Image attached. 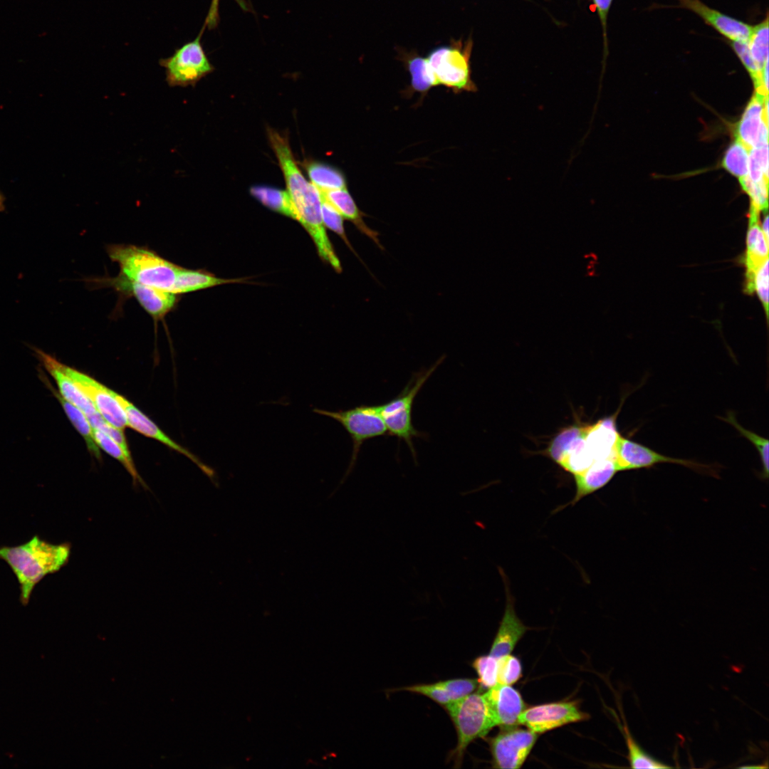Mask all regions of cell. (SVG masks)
<instances>
[{
    "mask_svg": "<svg viewBox=\"0 0 769 769\" xmlns=\"http://www.w3.org/2000/svg\"><path fill=\"white\" fill-rule=\"evenodd\" d=\"M70 543H51L35 535L28 541L14 546H0V560L11 568L19 584L21 603L26 606L38 583L67 565Z\"/></svg>",
    "mask_w": 769,
    "mask_h": 769,
    "instance_id": "6da1fadb",
    "label": "cell"
},
{
    "mask_svg": "<svg viewBox=\"0 0 769 769\" xmlns=\"http://www.w3.org/2000/svg\"><path fill=\"white\" fill-rule=\"evenodd\" d=\"M106 251L127 278L174 293L179 265L147 247L132 244H110Z\"/></svg>",
    "mask_w": 769,
    "mask_h": 769,
    "instance_id": "7a4b0ae2",
    "label": "cell"
},
{
    "mask_svg": "<svg viewBox=\"0 0 769 769\" xmlns=\"http://www.w3.org/2000/svg\"><path fill=\"white\" fill-rule=\"evenodd\" d=\"M456 731L457 744L450 753L454 767L459 768L469 745L486 735L496 723L483 694L471 693L444 706Z\"/></svg>",
    "mask_w": 769,
    "mask_h": 769,
    "instance_id": "3957f363",
    "label": "cell"
},
{
    "mask_svg": "<svg viewBox=\"0 0 769 769\" xmlns=\"http://www.w3.org/2000/svg\"><path fill=\"white\" fill-rule=\"evenodd\" d=\"M444 360L439 359L433 365L412 375L403 389L393 399L379 404L381 416L386 425L388 435L403 440L409 448L412 456L417 454L413 439L426 436V434L415 429L412 424V412L414 401L425 382Z\"/></svg>",
    "mask_w": 769,
    "mask_h": 769,
    "instance_id": "277c9868",
    "label": "cell"
},
{
    "mask_svg": "<svg viewBox=\"0 0 769 769\" xmlns=\"http://www.w3.org/2000/svg\"><path fill=\"white\" fill-rule=\"evenodd\" d=\"M313 412L335 420L343 427L351 437L352 441L351 459L342 482L353 470L364 442L375 437L388 435L379 405L361 404L338 411L314 408Z\"/></svg>",
    "mask_w": 769,
    "mask_h": 769,
    "instance_id": "5b68a950",
    "label": "cell"
},
{
    "mask_svg": "<svg viewBox=\"0 0 769 769\" xmlns=\"http://www.w3.org/2000/svg\"><path fill=\"white\" fill-rule=\"evenodd\" d=\"M201 33L175 50L172 56L159 60L164 68L166 82L169 87L194 86L214 70L201 43Z\"/></svg>",
    "mask_w": 769,
    "mask_h": 769,
    "instance_id": "8992f818",
    "label": "cell"
},
{
    "mask_svg": "<svg viewBox=\"0 0 769 769\" xmlns=\"http://www.w3.org/2000/svg\"><path fill=\"white\" fill-rule=\"evenodd\" d=\"M90 281L96 286L112 288L122 296L134 298L155 322L163 320L177 307L180 299L179 295L133 281L120 273L115 277Z\"/></svg>",
    "mask_w": 769,
    "mask_h": 769,
    "instance_id": "52a82bcc",
    "label": "cell"
},
{
    "mask_svg": "<svg viewBox=\"0 0 769 769\" xmlns=\"http://www.w3.org/2000/svg\"><path fill=\"white\" fill-rule=\"evenodd\" d=\"M469 46L460 48L441 47L434 51L427 58L437 85H443L458 91H476L469 68Z\"/></svg>",
    "mask_w": 769,
    "mask_h": 769,
    "instance_id": "ba28073f",
    "label": "cell"
},
{
    "mask_svg": "<svg viewBox=\"0 0 769 769\" xmlns=\"http://www.w3.org/2000/svg\"><path fill=\"white\" fill-rule=\"evenodd\" d=\"M614 459L617 471H628L669 463L684 466L699 473L714 476V467L694 461L667 456L634 441L619 434L614 450Z\"/></svg>",
    "mask_w": 769,
    "mask_h": 769,
    "instance_id": "9c48e42d",
    "label": "cell"
},
{
    "mask_svg": "<svg viewBox=\"0 0 769 769\" xmlns=\"http://www.w3.org/2000/svg\"><path fill=\"white\" fill-rule=\"evenodd\" d=\"M538 735L517 726L502 728L497 736L489 738L493 768H520L533 748Z\"/></svg>",
    "mask_w": 769,
    "mask_h": 769,
    "instance_id": "30bf717a",
    "label": "cell"
},
{
    "mask_svg": "<svg viewBox=\"0 0 769 769\" xmlns=\"http://www.w3.org/2000/svg\"><path fill=\"white\" fill-rule=\"evenodd\" d=\"M589 717L577 701H559L526 708L520 714L518 723L539 734Z\"/></svg>",
    "mask_w": 769,
    "mask_h": 769,
    "instance_id": "8fae6325",
    "label": "cell"
},
{
    "mask_svg": "<svg viewBox=\"0 0 769 769\" xmlns=\"http://www.w3.org/2000/svg\"><path fill=\"white\" fill-rule=\"evenodd\" d=\"M62 368L90 399L97 411L108 422L122 430L128 427L125 413L113 395L112 389L63 363Z\"/></svg>",
    "mask_w": 769,
    "mask_h": 769,
    "instance_id": "7c38bea8",
    "label": "cell"
},
{
    "mask_svg": "<svg viewBox=\"0 0 769 769\" xmlns=\"http://www.w3.org/2000/svg\"><path fill=\"white\" fill-rule=\"evenodd\" d=\"M113 394L117 399L125 413L128 427L146 436L160 441L163 444L167 446L168 447L174 449L179 453L182 454L188 459H189L192 462H194L201 469V471L211 479V481L214 483L217 484L216 473L211 467L203 463L198 457L191 453L189 450L174 442L167 434H165V433H164L154 423V422L149 419L145 414H143L139 409H137L132 403L130 402L124 397L117 394L115 391H113Z\"/></svg>",
    "mask_w": 769,
    "mask_h": 769,
    "instance_id": "4fadbf2b",
    "label": "cell"
},
{
    "mask_svg": "<svg viewBox=\"0 0 769 769\" xmlns=\"http://www.w3.org/2000/svg\"><path fill=\"white\" fill-rule=\"evenodd\" d=\"M768 100L755 93L736 128V139L750 150L768 144Z\"/></svg>",
    "mask_w": 769,
    "mask_h": 769,
    "instance_id": "5bb4252c",
    "label": "cell"
},
{
    "mask_svg": "<svg viewBox=\"0 0 769 769\" xmlns=\"http://www.w3.org/2000/svg\"><path fill=\"white\" fill-rule=\"evenodd\" d=\"M496 726H517L520 714L526 708L520 694L511 685L497 684L484 693Z\"/></svg>",
    "mask_w": 769,
    "mask_h": 769,
    "instance_id": "9a60e30c",
    "label": "cell"
},
{
    "mask_svg": "<svg viewBox=\"0 0 769 769\" xmlns=\"http://www.w3.org/2000/svg\"><path fill=\"white\" fill-rule=\"evenodd\" d=\"M38 358L57 384L59 394L89 417L99 413L90 399L63 370L62 363L53 356L33 349Z\"/></svg>",
    "mask_w": 769,
    "mask_h": 769,
    "instance_id": "2e32d148",
    "label": "cell"
},
{
    "mask_svg": "<svg viewBox=\"0 0 769 769\" xmlns=\"http://www.w3.org/2000/svg\"><path fill=\"white\" fill-rule=\"evenodd\" d=\"M500 572L506 586L507 599L505 612L489 653L496 658L510 654L528 629L516 615L506 576L502 570Z\"/></svg>",
    "mask_w": 769,
    "mask_h": 769,
    "instance_id": "e0dca14e",
    "label": "cell"
},
{
    "mask_svg": "<svg viewBox=\"0 0 769 769\" xmlns=\"http://www.w3.org/2000/svg\"><path fill=\"white\" fill-rule=\"evenodd\" d=\"M759 212L750 205L746 237V288L747 293H753V279L756 271L768 260V243L759 223Z\"/></svg>",
    "mask_w": 769,
    "mask_h": 769,
    "instance_id": "ac0fdd59",
    "label": "cell"
},
{
    "mask_svg": "<svg viewBox=\"0 0 769 769\" xmlns=\"http://www.w3.org/2000/svg\"><path fill=\"white\" fill-rule=\"evenodd\" d=\"M614 457L594 461L583 471L574 474L576 492L567 505L573 506L582 498L606 486L617 472Z\"/></svg>",
    "mask_w": 769,
    "mask_h": 769,
    "instance_id": "d6986e66",
    "label": "cell"
},
{
    "mask_svg": "<svg viewBox=\"0 0 769 769\" xmlns=\"http://www.w3.org/2000/svg\"><path fill=\"white\" fill-rule=\"evenodd\" d=\"M618 412L585 426V440L595 461L614 457V446L619 434L616 425Z\"/></svg>",
    "mask_w": 769,
    "mask_h": 769,
    "instance_id": "ffe728a7",
    "label": "cell"
},
{
    "mask_svg": "<svg viewBox=\"0 0 769 769\" xmlns=\"http://www.w3.org/2000/svg\"><path fill=\"white\" fill-rule=\"evenodd\" d=\"M684 2L706 23L732 41H748L753 26L711 9L698 0H684Z\"/></svg>",
    "mask_w": 769,
    "mask_h": 769,
    "instance_id": "44dd1931",
    "label": "cell"
},
{
    "mask_svg": "<svg viewBox=\"0 0 769 769\" xmlns=\"http://www.w3.org/2000/svg\"><path fill=\"white\" fill-rule=\"evenodd\" d=\"M320 197L331 204L341 216L350 221L362 232L370 238L380 248L378 233L370 229L363 221L364 214L360 211L347 188L320 191Z\"/></svg>",
    "mask_w": 769,
    "mask_h": 769,
    "instance_id": "7402d4cb",
    "label": "cell"
},
{
    "mask_svg": "<svg viewBox=\"0 0 769 769\" xmlns=\"http://www.w3.org/2000/svg\"><path fill=\"white\" fill-rule=\"evenodd\" d=\"M241 282H244V278H221L206 270H195L179 266L174 293L180 295L223 284Z\"/></svg>",
    "mask_w": 769,
    "mask_h": 769,
    "instance_id": "603a6c76",
    "label": "cell"
},
{
    "mask_svg": "<svg viewBox=\"0 0 769 769\" xmlns=\"http://www.w3.org/2000/svg\"><path fill=\"white\" fill-rule=\"evenodd\" d=\"M45 382L52 393L55 395L56 398L60 402L72 424L83 438L90 453L97 459L100 461L101 454L100 448L95 441L93 427L85 414L77 407L65 399L59 394L58 390L56 391L53 388L48 380L45 378Z\"/></svg>",
    "mask_w": 769,
    "mask_h": 769,
    "instance_id": "cb8c5ba5",
    "label": "cell"
},
{
    "mask_svg": "<svg viewBox=\"0 0 769 769\" xmlns=\"http://www.w3.org/2000/svg\"><path fill=\"white\" fill-rule=\"evenodd\" d=\"M251 194L270 209L297 221L293 202L287 191L267 186H254Z\"/></svg>",
    "mask_w": 769,
    "mask_h": 769,
    "instance_id": "d4e9b609",
    "label": "cell"
},
{
    "mask_svg": "<svg viewBox=\"0 0 769 769\" xmlns=\"http://www.w3.org/2000/svg\"><path fill=\"white\" fill-rule=\"evenodd\" d=\"M305 167L311 183L318 190L327 191L346 188L344 176L336 169L315 162L307 163Z\"/></svg>",
    "mask_w": 769,
    "mask_h": 769,
    "instance_id": "484cf974",
    "label": "cell"
},
{
    "mask_svg": "<svg viewBox=\"0 0 769 769\" xmlns=\"http://www.w3.org/2000/svg\"><path fill=\"white\" fill-rule=\"evenodd\" d=\"M93 431L95 441L98 447L101 448L110 456L119 461L124 466L132 476L133 483L135 485L140 483L145 488H147V485L138 474L133 461L127 458L121 446L115 440L100 429L93 428Z\"/></svg>",
    "mask_w": 769,
    "mask_h": 769,
    "instance_id": "4316f807",
    "label": "cell"
},
{
    "mask_svg": "<svg viewBox=\"0 0 769 769\" xmlns=\"http://www.w3.org/2000/svg\"><path fill=\"white\" fill-rule=\"evenodd\" d=\"M748 46L753 60L760 70L768 62V18L753 26Z\"/></svg>",
    "mask_w": 769,
    "mask_h": 769,
    "instance_id": "83f0119b",
    "label": "cell"
},
{
    "mask_svg": "<svg viewBox=\"0 0 769 769\" xmlns=\"http://www.w3.org/2000/svg\"><path fill=\"white\" fill-rule=\"evenodd\" d=\"M749 150V148L736 139L726 150L722 166L734 176L739 178L747 177Z\"/></svg>",
    "mask_w": 769,
    "mask_h": 769,
    "instance_id": "f1b7e54d",
    "label": "cell"
},
{
    "mask_svg": "<svg viewBox=\"0 0 769 769\" xmlns=\"http://www.w3.org/2000/svg\"><path fill=\"white\" fill-rule=\"evenodd\" d=\"M624 736L625 738L627 749L628 759L631 768H669L664 763L654 758L647 754L635 741L632 736L627 726L624 725Z\"/></svg>",
    "mask_w": 769,
    "mask_h": 769,
    "instance_id": "f546056e",
    "label": "cell"
},
{
    "mask_svg": "<svg viewBox=\"0 0 769 769\" xmlns=\"http://www.w3.org/2000/svg\"><path fill=\"white\" fill-rule=\"evenodd\" d=\"M408 64L412 76V88L415 91L426 93L431 87L437 85L427 58L415 57Z\"/></svg>",
    "mask_w": 769,
    "mask_h": 769,
    "instance_id": "4dcf8cb0",
    "label": "cell"
},
{
    "mask_svg": "<svg viewBox=\"0 0 769 769\" xmlns=\"http://www.w3.org/2000/svg\"><path fill=\"white\" fill-rule=\"evenodd\" d=\"M472 666L477 673L481 688L488 689L498 684V658L490 654L479 656L474 660Z\"/></svg>",
    "mask_w": 769,
    "mask_h": 769,
    "instance_id": "1f68e13d",
    "label": "cell"
},
{
    "mask_svg": "<svg viewBox=\"0 0 769 769\" xmlns=\"http://www.w3.org/2000/svg\"><path fill=\"white\" fill-rule=\"evenodd\" d=\"M723 420H724V421L728 422L729 424H731L733 427H734L740 432V434L741 435H743V436L747 438L750 442H752L753 444L755 447L757 449V450H758V451L759 453L760 457V460H761V463H762V468H763L762 478H764V479H767L768 478V471H769V466H768V445H769V443H768V439L763 438V437L758 435L757 434H755V433H754V432H753V431H751L750 430H748V429H745L744 427H743L741 425H740V424H738V422L736 421L734 415L733 414H731V413H729L727 415L726 418H723Z\"/></svg>",
    "mask_w": 769,
    "mask_h": 769,
    "instance_id": "d6a6232c",
    "label": "cell"
},
{
    "mask_svg": "<svg viewBox=\"0 0 769 769\" xmlns=\"http://www.w3.org/2000/svg\"><path fill=\"white\" fill-rule=\"evenodd\" d=\"M749 178L754 182L768 180V145L753 147L749 150Z\"/></svg>",
    "mask_w": 769,
    "mask_h": 769,
    "instance_id": "836d02e7",
    "label": "cell"
},
{
    "mask_svg": "<svg viewBox=\"0 0 769 769\" xmlns=\"http://www.w3.org/2000/svg\"><path fill=\"white\" fill-rule=\"evenodd\" d=\"M739 181L742 189L750 198V205L758 211L768 212V180L764 179L758 182H754L747 176L740 178Z\"/></svg>",
    "mask_w": 769,
    "mask_h": 769,
    "instance_id": "e575fe53",
    "label": "cell"
},
{
    "mask_svg": "<svg viewBox=\"0 0 769 769\" xmlns=\"http://www.w3.org/2000/svg\"><path fill=\"white\" fill-rule=\"evenodd\" d=\"M521 676L522 666L517 657L510 654L498 658V684L512 685L517 682Z\"/></svg>",
    "mask_w": 769,
    "mask_h": 769,
    "instance_id": "d590c367",
    "label": "cell"
},
{
    "mask_svg": "<svg viewBox=\"0 0 769 769\" xmlns=\"http://www.w3.org/2000/svg\"><path fill=\"white\" fill-rule=\"evenodd\" d=\"M320 199L321 214L324 226L340 236L350 249L354 251L344 229L343 217L331 204L323 198L320 197Z\"/></svg>",
    "mask_w": 769,
    "mask_h": 769,
    "instance_id": "8d00e7d4",
    "label": "cell"
},
{
    "mask_svg": "<svg viewBox=\"0 0 769 769\" xmlns=\"http://www.w3.org/2000/svg\"><path fill=\"white\" fill-rule=\"evenodd\" d=\"M87 418L93 428L100 429L115 440L121 446L127 458L132 460L122 429L108 422L100 413Z\"/></svg>",
    "mask_w": 769,
    "mask_h": 769,
    "instance_id": "74e56055",
    "label": "cell"
},
{
    "mask_svg": "<svg viewBox=\"0 0 769 769\" xmlns=\"http://www.w3.org/2000/svg\"><path fill=\"white\" fill-rule=\"evenodd\" d=\"M438 682L446 690L451 702L473 693L478 685L475 679H454Z\"/></svg>",
    "mask_w": 769,
    "mask_h": 769,
    "instance_id": "f35d334b",
    "label": "cell"
},
{
    "mask_svg": "<svg viewBox=\"0 0 769 769\" xmlns=\"http://www.w3.org/2000/svg\"><path fill=\"white\" fill-rule=\"evenodd\" d=\"M399 690L424 695L443 706L451 703L447 692L439 682L434 684H415L403 687L399 689Z\"/></svg>",
    "mask_w": 769,
    "mask_h": 769,
    "instance_id": "ab89813d",
    "label": "cell"
},
{
    "mask_svg": "<svg viewBox=\"0 0 769 769\" xmlns=\"http://www.w3.org/2000/svg\"><path fill=\"white\" fill-rule=\"evenodd\" d=\"M753 292L755 291L768 316V260L756 271L753 279Z\"/></svg>",
    "mask_w": 769,
    "mask_h": 769,
    "instance_id": "60d3db41",
    "label": "cell"
},
{
    "mask_svg": "<svg viewBox=\"0 0 769 769\" xmlns=\"http://www.w3.org/2000/svg\"><path fill=\"white\" fill-rule=\"evenodd\" d=\"M612 1V0H593L595 5L598 10V13L604 27L606 24L607 16Z\"/></svg>",
    "mask_w": 769,
    "mask_h": 769,
    "instance_id": "b9f144b4",
    "label": "cell"
},
{
    "mask_svg": "<svg viewBox=\"0 0 769 769\" xmlns=\"http://www.w3.org/2000/svg\"><path fill=\"white\" fill-rule=\"evenodd\" d=\"M218 2L219 0H212L211 4V9L209 11L206 21V23H208L209 27L211 28L214 26L217 22Z\"/></svg>",
    "mask_w": 769,
    "mask_h": 769,
    "instance_id": "7bdbcfd3",
    "label": "cell"
},
{
    "mask_svg": "<svg viewBox=\"0 0 769 769\" xmlns=\"http://www.w3.org/2000/svg\"><path fill=\"white\" fill-rule=\"evenodd\" d=\"M586 258H587V260H588V263H587V266H586L587 267L586 268L587 273V275L589 276H593L594 274H595V262H596V261L595 259V256H593L592 253H591L590 255H587L586 256Z\"/></svg>",
    "mask_w": 769,
    "mask_h": 769,
    "instance_id": "ee69618b",
    "label": "cell"
},
{
    "mask_svg": "<svg viewBox=\"0 0 769 769\" xmlns=\"http://www.w3.org/2000/svg\"><path fill=\"white\" fill-rule=\"evenodd\" d=\"M762 230L765 235V239L769 241V231H768V215L766 213L765 218L762 224Z\"/></svg>",
    "mask_w": 769,
    "mask_h": 769,
    "instance_id": "f6af8a7d",
    "label": "cell"
},
{
    "mask_svg": "<svg viewBox=\"0 0 769 769\" xmlns=\"http://www.w3.org/2000/svg\"><path fill=\"white\" fill-rule=\"evenodd\" d=\"M2 207H3V199H2V197H1V196L0 194V210L1 209Z\"/></svg>",
    "mask_w": 769,
    "mask_h": 769,
    "instance_id": "bcb514c9",
    "label": "cell"
}]
</instances>
